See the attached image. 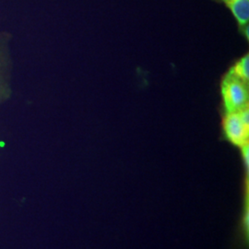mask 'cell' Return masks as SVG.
<instances>
[{"instance_id": "cell-1", "label": "cell", "mask_w": 249, "mask_h": 249, "mask_svg": "<svg viewBox=\"0 0 249 249\" xmlns=\"http://www.w3.org/2000/svg\"><path fill=\"white\" fill-rule=\"evenodd\" d=\"M221 89L226 113L237 112L249 106V83L227 73L222 81Z\"/></svg>"}, {"instance_id": "cell-2", "label": "cell", "mask_w": 249, "mask_h": 249, "mask_svg": "<svg viewBox=\"0 0 249 249\" xmlns=\"http://www.w3.org/2000/svg\"><path fill=\"white\" fill-rule=\"evenodd\" d=\"M223 131L228 141L240 147L249 144V125L241 120L237 112L226 113L223 119Z\"/></svg>"}, {"instance_id": "cell-3", "label": "cell", "mask_w": 249, "mask_h": 249, "mask_svg": "<svg viewBox=\"0 0 249 249\" xmlns=\"http://www.w3.org/2000/svg\"><path fill=\"white\" fill-rule=\"evenodd\" d=\"M241 27L249 24V0H223Z\"/></svg>"}, {"instance_id": "cell-4", "label": "cell", "mask_w": 249, "mask_h": 249, "mask_svg": "<svg viewBox=\"0 0 249 249\" xmlns=\"http://www.w3.org/2000/svg\"><path fill=\"white\" fill-rule=\"evenodd\" d=\"M233 77L243 80L246 83H249V56L246 54L239 61L235 63L228 72Z\"/></svg>"}, {"instance_id": "cell-5", "label": "cell", "mask_w": 249, "mask_h": 249, "mask_svg": "<svg viewBox=\"0 0 249 249\" xmlns=\"http://www.w3.org/2000/svg\"><path fill=\"white\" fill-rule=\"evenodd\" d=\"M242 154H243V160H244V164L245 168L247 169V172H249V144L245 145L242 147Z\"/></svg>"}, {"instance_id": "cell-6", "label": "cell", "mask_w": 249, "mask_h": 249, "mask_svg": "<svg viewBox=\"0 0 249 249\" xmlns=\"http://www.w3.org/2000/svg\"><path fill=\"white\" fill-rule=\"evenodd\" d=\"M0 90H1V86H0Z\"/></svg>"}]
</instances>
